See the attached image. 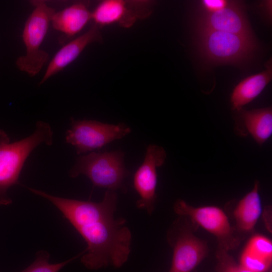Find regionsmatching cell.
<instances>
[{
	"label": "cell",
	"instance_id": "6da1fadb",
	"mask_svg": "<svg viewBox=\"0 0 272 272\" xmlns=\"http://www.w3.org/2000/svg\"><path fill=\"white\" fill-rule=\"evenodd\" d=\"M50 201L86 241L87 247L81 260L89 269L109 265L122 266L130 252L131 234L123 218L115 219L117 195L107 190L99 202L58 197L28 188Z\"/></svg>",
	"mask_w": 272,
	"mask_h": 272
},
{
	"label": "cell",
	"instance_id": "d6986e66",
	"mask_svg": "<svg viewBox=\"0 0 272 272\" xmlns=\"http://www.w3.org/2000/svg\"><path fill=\"white\" fill-rule=\"evenodd\" d=\"M245 249L264 258L272 259V243L267 238L262 235L252 237Z\"/></svg>",
	"mask_w": 272,
	"mask_h": 272
},
{
	"label": "cell",
	"instance_id": "5bb4252c",
	"mask_svg": "<svg viewBox=\"0 0 272 272\" xmlns=\"http://www.w3.org/2000/svg\"><path fill=\"white\" fill-rule=\"evenodd\" d=\"M263 71L241 80L234 88L230 96L231 108L237 111L255 99L272 78L271 59L265 64Z\"/></svg>",
	"mask_w": 272,
	"mask_h": 272
},
{
	"label": "cell",
	"instance_id": "3957f363",
	"mask_svg": "<svg viewBox=\"0 0 272 272\" xmlns=\"http://www.w3.org/2000/svg\"><path fill=\"white\" fill-rule=\"evenodd\" d=\"M197 32L198 52L209 64L242 65L250 60L257 48L254 36L219 31Z\"/></svg>",
	"mask_w": 272,
	"mask_h": 272
},
{
	"label": "cell",
	"instance_id": "277c9868",
	"mask_svg": "<svg viewBox=\"0 0 272 272\" xmlns=\"http://www.w3.org/2000/svg\"><path fill=\"white\" fill-rule=\"evenodd\" d=\"M124 153L121 150L97 153L92 152L79 157L70 171L75 178L87 176L95 186L115 191L123 188L124 179L129 171L124 163Z\"/></svg>",
	"mask_w": 272,
	"mask_h": 272
},
{
	"label": "cell",
	"instance_id": "8fae6325",
	"mask_svg": "<svg viewBox=\"0 0 272 272\" xmlns=\"http://www.w3.org/2000/svg\"><path fill=\"white\" fill-rule=\"evenodd\" d=\"M236 111L234 131L237 135L250 134L256 143L262 146L272 134L271 107L247 110L243 108Z\"/></svg>",
	"mask_w": 272,
	"mask_h": 272
},
{
	"label": "cell",
	"instance_id": "5b68a950",
	"mask_svg": "<svg viewBox=\"0 0 272 272\" xmlns=\"http://www.w3.org/2000/svg\"><path fill=\"white\" fill-rule=\"evenodd\" d=\"M34 8L26 21L23 40L26 53L16 62L18 68L30 76L36 75L49 59L47 52L40 48L55 11L43 1L31 2Z\"/></svg>",
	"mask_w": 272,
	"mask_h": 272
},
{
	"label": "cell",
	"instance_id": "2e32d148",
	"mask_svg": "<svg viewBox=\"0 0 272 272\" xmlns=\"http://www.w3.org/2000/svg\"><path fill=\"white\" fill-rule=\"evenodd\" d=\"M259 186L256 180L252 189L239 201L234 211L237 226L242 231L252 230L262 213Z\"/></svg>",
	"mask_w": 272,
	"mask_h": 272
},
{
	"label": "cell",
	"instance_id": "ffe728a7",
	"mask_svg": "<svg viewBox=\"0 0 272 272\" xmlns=\"http://www.w3.org/2000/svg\"><path fill=\"white\" fill-rule=\"evenodd\" d=\"M217 257L219 272H252L237 264L226 249L221 248Z\"/></svg>",
	"mask_w": 272,
	"mask_h": 272
},
{
	"label": "cell",
	"instance_id": "7402d4cb",
	"mask_svg": "<svg viewBox=\"0 0 272 272\" xmlns=\"http://www.w3.org/2000/svg\"><path fill=\"white\" fill-rule=\"evenodd\" d=\"M260 6H261L262 10H263V13L266 17L268 18V20H270L271 16V1H263Z\"/></svg>",
	"mask_w": 272,
	"mask_h": 272
},
{
	"label": "cell",
	"instance_id": "ac0fdd59",
	"mask_svg": "<svg viewBox=\"0 0 272 272\" xmlns=\"http://www.w3.org/2000/svg\"><path fill=\"white\" fill-rule=\"evenodd\" d=\"M271 264V259L260 257L244 249L240 260V264L252 272H265Z\"/></svg>",
	"mask_w": 272,
	"mask_h": 272
},
{
	"label": "cell",
	"instance_id": "7a4b0ae2",
	"mask_svg": "<svg viewBox=\"0 0 272 272\" xmlns=\"http://www.w3.org/2000/svg\"><path fill=\"white\" fill-rule=\"evenodd\" d=\"M53 132L50 125L38 121L30 135L11 143L8 134L0 129V205H9L12 200L8 195L10 187L19 184L21 172L27 158L39 145L53 143Z\"/></svg>",
	"mask_w": 272,
	"mask_h": 272
},
{
	"label": "cell",
	"instance_id": "ba28073f",
	"mask_svg": "<svg viewBox=\"0 0 272 272\" xmlns=\"http://www.w3.org/2000/svg\"><path fill=\"white\" fill-rule=\"evenodd\" d=\"M166 157V152L162 147L149 145L144 161L133 176L134 188L140 196L136 206L146 209L148 214L153 212L156 198L157 169L163 165Z\"/></svg>",
	"mask_w": 272,
	"mask_h": 272
},
{
	"label": "cell",
	"instance_id": "30bf717a",
	"mask_svg": "<svg viewBox=\"0 0 272 272\" xmlns=\"http://www.w3.org/2000/svg\"><path fill=\"white\" fill-rule=\"evenodd\" d=\"M241 2L212 13H203L198 17L196 27L198 31H219L253 37Z\"/></svg>",
	"mask_w": 272,
	"mask_h": 272
},
{
	"label": "cell",
	"instance_id": "4fadbf2b",
	"mask_svg": "<svg viewBox=\"0 0 272 272\" xmlns=\"http://www.w3.org/2000/svg\"><path fill=\"white\" fill-rule=\"evenodd\" d=\"M100 29L94 24L83 34L60 49L48 64L39 84H42L76 60L88 45L95 42H102V36Z\"/></svg>",
	"mask_w": 272,
	"mask_h": 272
},
{
	"label": "cell",
	"instance_id": "8992f818",
	"mask_svg": "<svg viewBox=\"0 0 272 272\" xmlns=\"http://www.w3.org/2000/svg\"><path fill=\"white\" fill-rule=\"evenodd\" d=\"M65 141L76 149L77 154L92 152L113 141L119 140L131 132L126 124H112L93 120L71 119Z\"/></svg>",
	"mask_w": 272,
	"mask_h": 272
},
{
	"label": "cell",
	"instance_id": "44dd1931",
	"mask_svg": "<svg viewBox=\"0 0 272 272\" xmlns=\"http://www.w3.org/2000/svg\"><path fill=\"white\" fill-rule=\"evenodd\" d=\"M237 1L227 0H202L200 6L204 13H212L234 5Z\"/></svg>",
	"mask_w": 272,
	"mask_h": 272
},
{
	"label": "cell",
	"instance_id": "9c48e42d",
	"mask_svg": "<svg viewBox=\"0 0 272 272\" xmlns=\"http://www.w3.org/2000/svg\"><path fill=\"white\" fill-rule=\"evenodd\" d=\"M175 213L186 216L200 227L215 236L221 241L222 248L228 250L234 246L233 230L228 218L224 211L215 206L194 207L182 199L177 200L174 205Z\"/></svg>",
	"mask_w": 272,
	"mask_h": 272
},
{
	"label": "cell",
	"instance_id": "7c38bea8",
	"mask_svg": "<svg viewBox=\"0 0 272 272\" xmlns=\"http://www.w3.org/2000/svg\"><path fill=\"white\" fill-rule=\"evenodd\" d=\"M208 251L205 241L191 233L180 232L174 243L169 272H191L205 258Z\"/></svg>",
	"mask_w": 272,
	"mask_h": 272
},
{
	"label": "cell",
	"instance_id": "e0dca14e",
	"mask_svg": "<svg viewBox=\"0 0 272 272\" xmlns=\"http://www.w3.org/2000/svg\"><path fill=\"white\" fill-rule=\"evenodd\" d=\"M84 253V251L77 256L67 260L56 263L49 262V254L45 250H40L36 253L35 260L27 267L20 272H59L61 268Z\"/></svg>",
	"mask_w": 272,
	"mask_h": 272
},
{
	"label": "cell",
	"instance_id": "9a60e30c",
	"mask_svg": "<svg viewBox=\"0 0 272 272\" xmlns=\"http://www.w3.org/2000/svg\"><path fill=\"white\" fill-rule=\"evenodd\" d=\"M92 12L86 2H77L52 15L53 27L64 34L72 37L79 33L90 20Z\"/></svg>",
	"mask_w": 272,
	"mask_h": 272
},
{
	"label": "cell",
	"instance_id": "52a82bcc",
	"mask_svg": "<svg viewBox=\"0 0 272 272\" xmlns=\"http://www.w3.org/2000/svg\"><path fill=\"white\" fill-rule=\"evenodd\" d=\"M155 4L146 0L103 1L92 12V20L100 28L113 24L128 28L138 21L149 18Z\"/></svg>",
	"mask_w": 272,
	"mask_h": 272
}]
</instances>
